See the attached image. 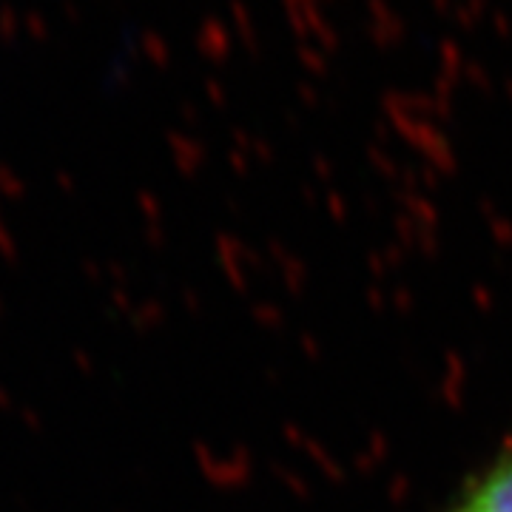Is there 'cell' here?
Listing matches in <instances>:
<instances>
[{
    "instance_id": "cell-1",
    "label": "cell",
    "mask_w": 512,
    "mask_h": 512,
    "mask_svg": "<svg viewBox=\"0 0 512 512\" xmlns=\"http://www.w3.org/2000/svg\"><path fill=\"white\" fill-rule=\"evenodd\" d=\"M447 512H512V444L461 487Z\"/></svg>"
}]
</instances>
